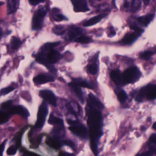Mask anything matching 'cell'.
<instances>
[{"label": "cell", "instance_id": "6da1fadb", "mask_svg": "<svg viewBox=\"0 0 156 156\" xmlns=\"http://www.w3.org/2000/svg\"><path fill=\"white\" fill-rule=\"evenodd\" d=\"M87 124L89 127L91 149L95 155L98 154V146L101 137L103 134V119L100 110L87 106L86 109Z\"/></svg>", "mask_w": 156, "mask_h": 156}, {"label": "cell", "instance_id": "7a4b0ae2", "mask_svg": "<svg viewBox=\"0 0 156 156\" xmlns=\"http://www.w3.org/2000/svg\"><path fill=\"white\" fill-rule=\"evenodd\" d=\"M67 122L70 126L69 127V129L74 135L81 139H88L89 133L86 127L83 125L75 120H67Z\"/></svg>", "mask_w": 156, "mask_h": 156}, {"label": "cell", "instance_id": "3957f363", "mask_svg": "<svg viewBox=\"0 0 156 156\" xmlns=\"http://www.w3.org/2000/svg\"><path fill=\"white\" fill-rule=\"evenodd\" d=\"M47 11L43 6H40L34 14L32 20V29L39 30L42 28L45 16L46 15Z\"/></svg>", "mask_w": 156, "mask_h": 156}, {"label": "cell", "instance_id": "277c9868", "mask_svg": "<svg viewBox=\"0 0 156 156\" xmlns=\"http://www.w3.org/2000/svg\"><path fill=\"white\" fill-rule=\"evenodd\" d=\"M122 76L125 83H134L141 77V73L137 68L133 67L126 70Z\"/></svg>", "mask_w": 156, "mask_h": 156}, {"label": "cell", "instance_id": "5b68a950", "mask_svg": "<svg viewBox=\"0 0 156 156\" xmlns=\"http://www.w3.org/2000/svg\"><path fill=\"white\" fill-rule=\"evenodd\" d=\"M48 114V107L46 103L43 102L39 106L37 115V119L35 127L37 129H41L44 125L47 116Z\"/></svg>", "mask_w": 156, "mask_h": 156}, {"label": "cell", "instance_id": "8992f818", "mask_svg": "<svg viewBox=\"0 0 156 156\" xmlns=\"http://www.w3.org/2000/svg\"><path fill=\"white\" fill-rule=\"evenodd\" d=\"M7 112L10 115H18L25 118H27L30 116V113L28 110L22 105H16L10 107L8 109Z\"/></svg>", "mask_w": 156, "mask_h": 156}, {"label": "cell", "instance_id": "52a82bcc", "mask_svg": "<svg viewBox=\"0 0 156 156\" xmlns=\"http://www.w3.org/2000/svg\"><path fill=\"white\" fill-rule=\"evenodd\" d=\"M39 95L52 106H57L56 99L52 91L50 90H42L39 92Z\"/></svg>", "mask_w": 156, "mask_h": 156}, {"label": "cell", "instance_id": "ba28073f", "mask_svg": "<svg viewBox=\"0 0 156 156\" xmlns=\"http://www.w3.org/2000/svg\"><path fill=\"white\" fill-rule=\"evenodd\" d=\"M74 6V11L77 12H88L90 11L88 4L85 0H71Z\"/></svg>", "mask_w": 156, "mask_h": 156}, {"label": "cell", "instance_id": "9c48e42d", "mask_svg": "<svg viewBox=\"0 0 156 156\" xmlns=\"http://www.w3.org/2000/svg\"><path fill=\"white\" fill-rule=\"evenodd\" d=\"M87 103H88V106L89 107L95 108L100 111L104 108L103 105L99 101L98 98H96L92 93H90L89 94V99L87 101Z\"/></svg>", "mask_w": 156, "mask_h": 156}, {"label": "cell", "instance_id": "30bf717a", "mask_svg": "<svg viewBox=\"0 0 156 156\" xmlns=\"http://www.w3.org/2000/svg\"><path fill=\"white\" fill-rule=\"evenodd\" d=\"M34 82L36 85L44 84L50 82H54L55 79L48 75H39L34 78Z\"/></svg>", "mask_w": 156, "mask_h": 156}, {"label": "cell", "instance_id": "8fae6325", "mask_svg": "<svg viewBox=\"0 0 156 156\" xmlns=\"http://www.w3.org/2000/svg\"><path fill=\"white\" fill-rule=\"evenodd\" d=\"M62 55L57 50L51 49L47 54V60L50 64H54L62 58Z\"/></svg>", "mask_w": 156, "mask_h": 156}, {"label": "cell", "instance_id": "7c38bea8", "mask_svg": "<svg viewBox=\"0 0 156 156\" xmlns=\"http://www.w3.org/2000/svg\"><path fill=\"white\" fill-rule=\"evenodd\" d=\"M63 140H61L59 137L55 136L54 137H48L46 141V144L54 149H58L61 147L63 144Z\"/></svg>", "mask_w": 156, "mask_h": 156}, {"label": "cell", "instance_id": "4fadbf2b", "mask_svg": "<svg viewBox=\"0 0 156 156\" xmlns=\"http://www.w3.org/2000/svg\"><path fill=\"white\" fill-rule=\"evenodd\" d=\"M111 78L112 80L117 86H122L125 84L123 76L118 70L112 71L111 73Z\"/></svg>", "mask_w": 156, "mask_h": 156}, {"label": "cell", "instance_id": "5bb4252c", "mask_svg": "<svg viewBox=\"0 0 156 156\" xmlns=\"http://www.w3.org/2000/svg\"><path fill=\"white\" fill-rule=\"evenodd\" d=\"M147 99L148 100H154L156 98V85L150 84L145 87Z\"/></svg>", "mask_w": 156, "mask_h": 156}, {"label": "cell", "instance_id": "9a60e30c", "mask_svg": "<svg viewBox=\"0 0 156 156\" xmlns=\"http://www.w3.org/2000/svg\"><path fill=\"white\" fill-rule=\"evenodd\" d=\"M20 0H7V12L8 15L15 12L20 4Z\"/></svg>", "mask_w": 156, "mask_h": 156}, {"label": "cell", "instance_id": "2e32d148", "mask_svg": "<svg viewBox=\"0 0 156 156\" xmlns=\"http://www.w3.org/2000/svg\"><path fill=\"white\" fill-rule=\"evenodd\" d=\"M107 14H101L98 15L94 17H92L90 19L87 20L86 22H84L83 24V26L84 27L91 26L94 25L95 24L100 22L103 18L106 16Z\"/></svg>", "mask_w": 156, "mask_h": 156}, {"label": "cell", "instance_id": "e0dca14e", "mask_svg": "<svg viewBox=\"0 0 156 156\" xmlns=\"http://www.w3.org/2000/svg\"><path fill=\"white\" fill-rule=\"evenodd\" d=\"M125 6L129 8L131 11L136 12L139 10L141 6V2L139 0H126Z\"/></svg>", "mask_w": 156, "mask_h": 156}, {"label": "cell", "instance_id": "ac0fdd59", "mask_svg": "<svg viewBox=\"0 0 156 156\" xmlns=\"http://www.w3.org/2000/svg\"><path fill=\"white\" fill-rule=\"evenodd\" d=\"M69 85L74 91L77 97L80 101L81 102L83 103H84V98H83V94L82 91L80 87L78 86L77 85L75 84L72 82L69 83Z\"/></svg>", "mask_w": 156, "mask_h": 156}, {"label": "cell", "instance_id": "d6986e66", "mask_svg": "<svg viewBox=\"0 0 156 156\" xmlns=\"http://www.w3.org/2000/svg\"><path fill=\"white\" fill-rule=\"evenodd\" d=\"M141 34V33L136 32L132 34H127L123 38L122 42L125 44H130L133 42Z\"/></svg>", "mask_w": 156, "mask_h": 156}, {"label": "cell", "instance_id": "ffe728a7", "mask_svg": "<svg viewBox=\"0 0 156 156\" xmlns=\"http://www.w3.org/2000/svg\"><path fill=\"white\" fill-rule=\"evenodd\" d=\"M48 123L50 125L64 127V121L61 118L56 117L53 114L51 113L48 120Z\"/></svg>", "mask_w": 156, "mask_h": 156}, {"label": "cell", "instance_id": "44dd1931", "mask_svg": "<svg viewBox=\"0 0 156 156\" xmlns=\"http://www.w3.org/2000/svg\"><path fill=\"white\" fill-rule=\"evenodd\" d=\"M154 17V15L148 14L140 16L138 18V20L143 25L147 26L150 23V22L153 20Z\"/></svg>", "mask_w": 156, "mask_h": 156}, {"label": "cell", "instance_id": "7402d4cb", "mask_svg": "<svg viewBox=\"0 0 156 156\" xmlns=\"http://www.w3.org/2000/svg\"><path fill=\"white\" fill-rule=\"evenodd\" d=\"M28 126H26L22 128L20 131L17 132L14 138L16 141V146L18 148H20L21 146V141H22V137L23 135L24 132L27 130Z\"/></svg>", "mask_w": 156, "mask_h": 156}, {"label": "cell", "instance_id": "603a6c76", "mask_svg": "<svg viewBox=\"0 0 156 156\" xmlns=\"http://www.w3.org/2000/svg\"><path fill=\"white\" fill-rule=\"evenodd\" d=\"M115 92L117 94V99H118V101L121 103H123L126 101L127 98V95L124 90H122L120 88H115Z\"/></svg>", "mask_w": 156, "mask_h": 156}, {"label": "cell", "instance_id": "cb8c5ba5", "mask_svg": "<svg viewBox=\"0 0 156 156\" xmlns=\"http://www.w3.org/2000/svg\"><path fill=\"white\" fill-rule=\"evenodd\" d=\"M83 33L82 29L79 27H73L70 29L68 32V37L69 39H74V38L81 34Z\"/></svg>", "mask_w": 156, "mask_h": 156}, {"label": "cell", "instance_id": "d4e9b609", "mask_svg": "<svg viewBox=\"0 0 156 156\" xmlns=\"http://www.w3.org/2000/svg\"><path fill=\"white\" fill-rule=\"evenodd\" d=\"M72 82L77 85L80 87H83V88H87L89 89H93V87L89 84L86 81L82 80L81 79H75L73 80Z\"/></svg>", "mask_w": 156, "mask_h": 156}, {"label": "cell", "instance_id": "484cf974", "mask_svg": "<svg viewBox=\"0 0 156 156\" xmlns=\"http://www.w3.org/2000/svg\"><path fill=\"white\" fill-rule=\"evenodd\" d=\"M22 42L18 37L13 36L11 40V47L12 49L17 50L19 48L21 45Z\"/></svg>", "mask_w": 156, "mask_h": 156}, {"label": "cell", "instance_id": "4316f807", "mask_svg": "<svg viewBox=\"0 0 156 156\" xmlns=\"http://www.w3.org/2000/svg\"><path fill=\"white\" fill-rule=\"evenodd\" d=\"M59 11L57 8H55L53 9V16L54 20L57 22H60V21L66 19V17L64 15L59 13Z\"/></svg>", "mask_w": 156, "mask_h": 156}, {"label": "cell", "instance_id": "83f0119b", "mask_svg": "<svg viewBox=\"0 0 156 156\" xmlns=\"http://www.w3.org/2000/svg\"><path fill=\"white\" fill-rule=\"evenodd\" d=\"M59 42H55V43H48L44 44L41 48V50L47 51L50 50L54 48L57 46L59 44Z\"/></svg>", "mask_w": 156, "mask_h": 156}, {"label": "cell", "instance_id": "f1b7e54d", "mask_svg": "<svg viewBox=\"0 0 156 156\" xmlns=\"http://www.w3.org/2000/svg\"><path fill=\"white\" fill-rule=\"evenodd\" d=\"M10 117V115L8 114V113L0 110V125L5 123L8 122Z\"/></svg>", "mask_w": 156, "mask_h": 156}, {"label": "cell", "instance_id": "f546056e", "mask_svg": "<svg viewBox=\"0 0 156 156\" xmlns=\"http://www.w3.org/2000/svg\"><path fill=\"white\" fill-rule=\"evenodd\" d=\"M75 41L76 43H80V44H85L90 43L92 40L90 37H88L82 36L76 38Z\"/></svg>", "mask_w": 156, "mask_h": 156}, {"label": "cell", "instance_id": "4dcf8cb0", "mask_svg": "<svg viewBox=\"0 0 156 156\" xmlns=\"http://www.w3.org/2000/svg\"><path fill=\"white\" fill-rule=\"evenodd\" d=\"M156 154V147L150 146L149 151L145 153L138 154L136 156H154Z\"/></svg>", "mask_w": 156, "mask_h": 156}, {"label": "cell", "instance_id": "1f68e13d", "mask_svg": "<svg viewBox=\"0 0 156 156\" xmlns=\"http://www.w3.org/2000/svg\"><path fill=\"white\" fill-rule=\"evenodd\" d=\"M53 32L57 35H62L65 34L66 30L63 26H56L53 29Z\"/></svg>", "mask_w": 156, "mask_h": 156}, {"label": "cell", "instance_id": "d6a6232c", "mask_svg": "<svg viewBox=\"0 0 156 156\" xmlns=\"http://www.w3.org/2000/svg\"><path fill=\"white\" fill-rule=\"evenodd\" d=\"M14 90H15V88L12 87V86H9V87L3 88V89L0 90V96L6 95V94H9V93L13 91Z\"/></svg>", "mask_w": 156, "mask_h": 156}, {"label": "cell", "instance_id": "836d02e7", "mask_svg": "<svg viewBox=\"0 0 156 156\" xmlns=\"http://www.w3.org/2000/svg\"><path fill=\"white\" fill-rule=\"evenodd\" d=\"M18 149V147L16 146H11L7 149L6 154L9 156L14 155L17 153Z\"/></svg>", "mask_w": 156, "mask_h": 156}, {"label": "cell", "instance_id": "e575fe53", "mask_svg": "<svg viewBox=\"0 0 156 156\" xmlns=\"http://www.w3.org/2000/svg\"><path fill=\"white\" fill-rule=\"evenodd\" d=\"M153 55V52L152 51H146L140 55V57L144 60H147L151 58Z\"/></svg>", "mask_w": 156, "mask_h": 156}, {"label": "cell", "instance_id": "d590c367", "mask_svg": "<svg viewBox=\"0 0 156 156\" xmlns=\"http://www.w3.org/2000/svg\"><path fill=\"white\" fill-rule=\"evenodd\" d=\"M89 71L90 73L93 75H95L97 73L98 68L96 65L92 64L90 65L89 67Z\"/></svg>", "mask_w": 156, "mask_h": 156}, {"label": "cell", "instance_id": "8d00e7d4", "mask_svg": "<svg viewBox=\"0 0 156 156\" xmlns=\"http://www.w3.org/2000/svg\"><path fill=\"white\" fill-rule=\"evenodd\" d=\"M63 145L67 146L72 148L73 150H75V144L72 141L69 140H64L62 141Z\"/></svg>", "mask_w": 156, "mask_h": 156}, {"label": "cell", "instance_id": "74e56055", "mask_svg": "<svg viewBox=\"0 0 156 156\" xmlns=\"http://www.w3.org/2000/svg\"><path fill=\"white\" fill-rule=\"evenodd\" d=\"M12 101H11V100L5 102H3L2 104V108L3 109H4V110L6 109H9L11 107V105H12Z\"/></svg>", "mask_w": 156, "mask_h": 156}, {"label": "cell", "instance_id": "f35d334b", "mask_svg": "<svg viewBox=\"0 0 156 156\" xmlns=\"http://www.w3.org/2000/svg\"><path fill=\"white\" fill-rule=\"evenodd\" d=\"M130 28H131V29L134 30L135 32H138V33H141V34H142L144 31L143 29H141V28L137 26L136 25L134 24H131L130 25Z\"/></svg>", "mask_w": 156, "mask_h": 156}, {"label": "cell", "instance_id": "ab89813d", "mask_svg": "<svg viewBox=\"0 0 156 156\" xmlns=\"http://www.w3.org/2000/svg\"><path fill=\"white\" fill-rule=\"evenodd\" d=\"M7 140H5L0 145V156H2L3 154L5 148V144Z\"/></svg>", "mask_w": 156, "mask_h": 156}, {"label": "cell", "instance_id": "60d3db41", "mask_svg": "<svg viewBox=\"0 0 156 156\" xmlns=\"http://www.w3.org/2000/svg\"><path fill=\"white\" fill-rule=\"evenodd\" d=\"M149 142L150 144L156 145V134H153L150 136Z\"/></svg>", "mask_w": 156, "mask_h": 156}, {"label": "cell", "instance_id": "b9f144b4", "mask_svg": "<svg viewBox=\"0 0 156 156\" xmlns=\"http://www.w3.org/2000/svg\"><path fill=\"white\" fill-rule=\"evenodd\" d=\"M29 3L33 5H36L40 3L43 2L44 0H28Z\"/></svg>", "mask_w": 156, "mask_h": 156}, {"label": "cell", "instance_id": "7bdbcfd3", "mask_svg": "<svg viewBox=\"0 0 156 156\" xmlns=\"http://www.w3.org/2000/svg\"><path fill=\"white\" fill-rule=\"evenodd\" d=\"M22 156H40L38 155L37 154H35L33 152H29V151H26L23 153Z\"/></svg>", "mask_w": 156, "mask_h": 156}, {"label": "cell", "instance_id": "ee69618b", "mask_svg": "<svg viewBox=\"0 0 156 156\" xmlns=\"http://www.w3.org/2000/svg\"><path fill=\"white\" fill-rule=\"evenodd\" d=\"M115 35V31L113 27H111L109 28V33L108 34V37H113Z\"/></svg>", "mask_w": 156, "mask_h": 156}, {"label": "cell", "instance_id": "f6af8a7d", "mask_svg": "<svg viewBox=\"0 0 156 156\" xmlns=\"http://www.w3.org/2000/svg\"><path fill=\"white\" fill-rule=\"evenodd\" d=\"M59 156H74V155L73 154L64 152H62V153H60Z\"/></svg>", "mask_w": 156, "mask_h": 156}, {"label": "cell", "instance_id": "bcb514c9", "mask_svg": "<svg viewBox=\"0 0 156 156\" xmlns=\"http://www.w3.org/2000/svg\"><path fill=\"white\" fill-rule=\"evenodd\" d=\"M145 5H147L150 3V0H143Z\"/></svg>", "mask_w": 156, "mask_h": 156}, {"label": "cell", "instance_id": "7dc6e473", "mask_svg": "<svg viewBox=\"0 0 156 156\" xmlns=\"http://www.w3.org/2000/svg\"><path fill=\"white\" fill-rule=\"evenodd\" d=\"M3 35V31L2 28L0 27V40L2 39V37Z\"/></svg>", "mask_w": 156, "mask_h": 156}, {"label": "cell", "instance_id": "c3c4849f", "mask_svg": "<svg viewBox=\"0 0 156 156\" xmlns=\"http://www.w3.org/2000/svg\"><path fill=\"white\" fill-rule=\"evenodd\" d=\"M153 127L154 129H155V130H156V122H155L153 124Z\"/></svg>", "mask_w": 156, "mask_h": 156}, {"label": "cell", "instance_id": "681fc988", "mask_svg": "<svg viewBox=\"0 0 156 156\" xmlns=\"http://www.w3.org/2000/svg\"><path fill=\"white\" fill-rule=\"evenodd\" d=\"M4 4V2H0V7H1L2 5Z\"/></svg>", "mask_w": 156, "mask_h": 156}, {"label": "cell", "instance_id": "f907efd6", "mask_svg": "<svg viewBox=\"0 0 156 156\" xmlns=\"http://www.w3.org/2000/svg\"></svg>", "mask_w": 156, "mask_h": 156}]
</instances>
